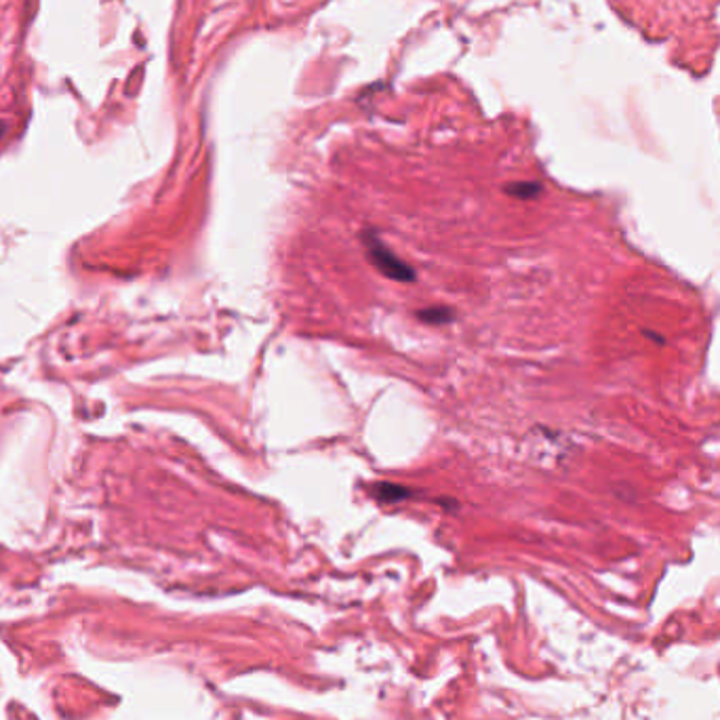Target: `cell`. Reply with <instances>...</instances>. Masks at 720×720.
Listing matches in <instances>:
<instances>
[{
  "instance_id": "obj_1",
  "label": "cell",
  "mask_w": 720,
  "mask_h": 720,
  "mask_svg": "<svg viewBox=\"0 0 720 720\" xmlns=\"http://www.w3.org/2000/svg\"><path fill=\"white\" fill-rule=\"evenodd\" d=\"M364 247L369 262L375 266L386 278H392L396 282H411L415 280V270L407 266L402 259H398L375 234H364Z\"/></svg>"
},
{
  "instance_id": "obj_2",
  "label": "cell",
  "mask_w": 720,
  "mask_h": 720,
  "mask_svg": "<svg viewBox=\"0 0 720 720\" xmlns=\"http://www.w3.org/2000/svg\"><path fill=\"white\" fill-rule=\"evenodd\" d=\"M409 495H411L409 488L398 486V484H392V482H382V484H377V488H375V497H377L380 501H388V504L400 501V499H407Z\"/></svg>"
},
{
  "instance_id": "obj_3",
  "label": "cell",
  "mask_w": 720,
  "mask_h": 720,
  "mask_svg": "<svg viewBox=\"0 0 720 720\" xmlns=\"http://www.w3.org/2000/svg\"><path fill=\"white\" fill-rule=\"evenodd\" d=\"M417 319L430 325H445L455 319V314L451 308H425L417 312Z\"/></svg>"
},
{
  "instance_id": "obj_4",
  "label": "cell",
  "mask_w": 720,
  "mask_h": 720,
  "mask_svg": "<svg viewBox=\"0 0 720 720\" xmlns=\"http://www.w3.org/2000/svg\"><path fill=\"white\" fill-rule=\"evenodd\" d=\"M539 192L537 184H512L508 186V194L516 196V198H531Z\"/></svg>"
},
{
  "instance_id": "obj_5",
  "label": "cell",
  "mask_w": 720,
  "mask_h": 720,
  "mask_svg": "<svg viewBox=\"0 0 720 720\" xmlns=\"http://www.w3.org/2000/svg\"><path fill=\"white\" fill-rule=\"evenodd\" d=\"M3 131H5V123H0V135H3Z\"/></svg>"
}]
</instances>
